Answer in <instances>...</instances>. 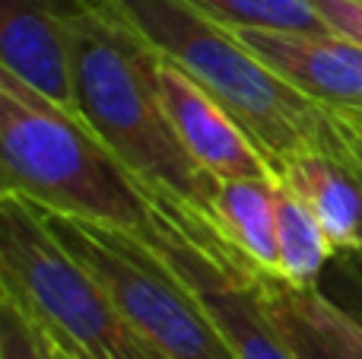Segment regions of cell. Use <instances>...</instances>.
<instances>
[{
    "instance_id": "16",
    "label": "cell",
    "mask_w": 362,
    "mask_h": 359,
    "mask_svg": "<svg viewBox=\"0 0 362 359\" xmlns=\"http://www.w3.org/2000/svg\"><path fill=\"white\" fill-rule=\"evenodd\" d=\"M327 283H334L331 290H321L327 293V296L334 299V302H340L346 312H350L356 322H362V248L356 252H340L334 254L331 267H327L325 273ZM321 280V283H325Z\"/></svg>"
},
{
    "instance_id": "8",
    "label": "cell",
    "mask_w": 362,
    "mask_h": 359,
    "mask_svg": "<svg viewBox=\"0 0 362 359\" xmlns=\"http://www.w3.org/2000/svg\"><path fill=\"white\" fill-rule=\"evenodd\" d=\"M156 89L181 146L213 178H276L229 108L156 48Z\"/></svg>"
},
{
    "instance_id": "15",
    "label": "cell",
    "mask_w": 362,
    "mask_h": 359,
    "mask_svg": "<svg viewBox=\"0 0 362 359\" xmlns=\"http://www.w3.org/2000/svg\"><path fill=\"white\" fill-rule=\"evenodd\" d=\"M0 359H51L42 331L16 302L0 296Z\"/></svg>"
},
{
    "instance_id": "12",
    "label": "cell",
    "mask_w": 362,
    "mask_h": 359,
    "mask_svg": "<svg viewBox=\"0 0 362 359\" xmlns=\"http://www.w3.org/2000/svg\"><path fill=\"white\" fill-rule=\"evenodd\" d=\"M276 178H216L213 226L255 271L276 273Z\"/></svg>"
},
{
    "instance_id": "4",
    "label": "cell",
    "mask_w": 362,
    "mask_h": 359,
    "mask_svg": "<svg viewBox=\"0 0 362 359\" xmlns=\"http://www.w3.org/2000/svg\"><path fill=\"white\" fill-rule=\"evenodd\" d=\"M0 296L76 359H165L25 201L0 194Z\"/></svg>"
},
{
    "instance_id": "3",
    "label": "cell",
    "mask_w": 362,
    "mask_h": 359,
    "mask_svg": "<svg viewBox=\"0 0 362 359\" xmlns=\"http://www.w3.org/2000/svg\"><path fill=\"white\" fill-rule=\"evenodd\" d=\"M0 194L146 242L165 233L159 201L105 140L6 70H0Z\"/></svg>"
},
{
    "instance_id": "10",
    "label": "cell",
    "mask_w": 362,
    "mask_h": 359,
    "mask_svg": "<svg viewBox=\"0 0 362 359\" xmlns=\"http://www.w3.org/2000/svg\"><path fill=\"white\" fill-rule=\"evenodd\" d=\"M255 286L296 359H362V322L321 286H296L264 271H255Z\"/></svg>"
},
{
    "instance_id": "7",
    "label": "cell",
    "mask_w": 362,
    "mask_h": 359,
    "mask_svg": "<svg viewBox=\"0 0 362 359\" xmlns=\"http://www.w3.org/2000/svg\"><path fill=\"white\" fill-rule=\"evenodd\" d=\"M232 35L293 89L362 131V48L334 32L232 29Z\"/></svg>"
},
{
    "instance_id": "6",
    "label": "cell",
    "mask_w": 362,
    "mask_h": 359,
    "mask_svg": "<svg viewBox=\"0 0 362 359\" xmlns=\"http://www.w3.org/2000/svg\"><path fill=\"white\" fill-rule=\"evenodd\" d=\"M165 233L153 239L172 267L200 299L238 359H296L270 322L255 286V267L245 264L213 226L165 210Z\"/></svg>"
},
{
    "instance_id": "5",
    "label": "cell",
    "mask_w": 362,
    "mask_h": 359,
    "mask_svg": "<svg viewBox=\"0 0 362 359\" xmlns=\"http://www.w3.org/2000/svg\"><path fill=\"white\" fill-rule=\"evenodd\" d=\"M35 210V207H32ZM102 283L134 331L165 359H238L163 248L124 229L35 210Z\"/></svg>"
},
{
    "instance_id": "11",
    "label": "cell",
    "mask_w": 362,
    "mask_h": 359,
    "mask_svg": "<svg viewBox=\"0 0 362 359\" xmlns=\"http://www.w3.org/2000/svg\"><path fill=\"white\" fill-rule=\"evenodd\" d=\"M283 182L315 216L334 254L362 248V172L327 153H299L276 169Z\"/></svg>"
},
{
    "instance_id": "17",
    "label": "cell",
    "mask_w": 362,
    "mask_h": 359,
    "mask_svg": "<svg viewBox=\"0 0 362 359\" xmlns=\"http://www.w3.org/2000/svg\"><path fill=\"white\" fill-rule=\"evenodd\" d=\"M312 6L334 35L362 48V0H312Z\"/></svg>"
},
{
    "instance_id": "13",
    "label": "cell",
    "mask_w": 362,
    "mask_h": 359,
    "mask_svg": "<svg viewBox=\"0 0 362 359\" xmlns=\"http://www.w3.org/2000/svg\"><path fill=\"white\" fill-rule=\"evenodd\" d=\"M276 210V277L296 286H321L334 261V245L318 216L283 182L274 184Z\"/></svg>"
},
{
    "instance_id": "9",
    "label": "cell",
    "mask_w": 362,
    "mask_h": 359,
    "mask_svg": "<svg viewBox=\"0 0 362 359\" xmlns=\"http://www.w3.org/2000/svg\"><path fill=\"white\" fill-rule=\"evenodd\" d=\"M74 4L76 0H0V70L83 118L67 19Z\"/></svg>"
},
{
    "instance_id": "1",
    "label": "cell",
    "mask_w": 362,
    "mask_h": 359,
    "mask_svg": "<svg viewBox=\"0 0 362 359\" xmlns=\"http://www.w3.org/2000/svg\"><path fill=\"white\" fill-rule=\"evenodd\" d=\"M67 19L83 121L159 207L213 226L216 178L194 163L165 118L153 67L156 48L112 0H76Z\"/></svg>"
},
{
    "instance_id": "18",
    "label": "cell",
    "mask_w": 362,
    "mask_h": 359,
    "mask_svg": "<svg viewBox=\"0 0 362 359\" xmlns=\"http://www.w3.org/2000/svg\"><path fill=\"white\" fill-rule=\"evenodd\" d=\"M42 337H45V334H42ZM45 343H48V353H51V359H76V356H70L64 347H57V343L51 341V337H45Z\"/></svg>"
},
{
    "instance_id": "14",
    "label": "cell",
    "mask_w": 362,
    "mask_h": 359,
    "mask_svg": "<svg viewBox=\"0 0 362 359\" xmlns=\"http://www.w3.org/2000/svg\"><path fill=\"white\" fill-rule=\"evenodd\" d=\"M226 29L331 32L312 0H187Z\"/></svg>"
},
{
    "instance_id": "2",
    "label": "cell",
    "mask_w": 362,
    "mask_h": 359,
    "mask_svg": "<svg viewBox=\"0 0 362 359\" xmlns=\"http://www.w3.org/2000/svg\"><path fill=\"white\" fill-rule=\"evenodd\" d=\"M127 23L210 89L245 127L270 169L299 153H327L362 172V131L321 108L257 61L232 29L187 0H112Z\"/></svg>"
}]
</instances>
